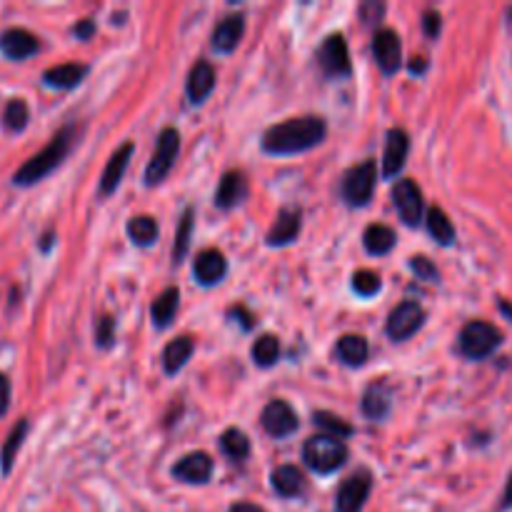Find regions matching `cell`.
I'll return each instance as SVG.
<instances>
[{
  "label": "cell",
  "mask_w": 512,
  "mask_h": 512,
  "mask_svg": "<svg viewBox=\"0 0 512 512\" xmlns=\"http://www.w3.org/2000/svg\"><path fill=\"white\" fill-rule=\"evenodd\" d=\"M325 123L315 115H305V118H290L285 123L273 125L268 133L263 135V150L270 155H295L305 153V150L315 148L323 143Z\"/></svg>",
  "instance_id": "6da1fadb"
},
{
  "label": "cell",
  "mask_w": 512,
  "mask_h": 512,
  "mask_svg": "<svg viewBox=\"0 0 512 512\" xmlns=\"http://www.w3.org/2000/svg\"><path fill=\"white\" fill-rule=\"evenodd\" d=\"M75 138H78V128H75L73 123L65 125V128H60L58 133L53 135V140H50V143L45 145L38 155H33V158H30L28 163L18 170V173H15L13 183L15 185H33V183H38V180H43L48 173H53V170L58 168L65 158H68V153L73 150V145H75Z\"/></svg>",
  "instance_id": "7a4b0ae2"
},
{
  "label": "cell",
  "mask_w": 512,
  "mask_h": 512,
  "mask_svg": "<svg viewBox=\"0 0 512 512\" xmlns=\"http://www.w3.org/2000/svg\"><path fill=\"white\" fill-rule=\"evenodd\" d=\"M303 460L315 473H333L345 465L348 448H345L343 440L333 438V435H313V438L305 440Z\"/></svg>",
  "instance_id": "3957f363"
},
{
  "label": "cell",
  "mask_w": 512,
  "mask_h": 512,
  "mask_svg": "<svg viewBox=\"0 0 512 512\" xmlns=\"http://www.w3.org/2000/svg\"><path fill=\"white\" fill-rule=\"evenodd\" d=\"M503 345V333L493 323L485 320H470L460 330V353L470 360H483L493 355Z\"/></svg>",
  "instance_id": "277c9868"
},
{
  "label": "cell",
  "mask_w": 512,
  "mask_h": 512,
  "mask_svg": "<svg viewBox=\"0 0 512 512\" xmlns=\"http://www.w3.org/2000/svg\"><path fill=\"white\" fill-rule=\"evenodd\" d=\"M375 178H378L375 160H365V163L350 168L348 173H345V180H343L345 203L353 205V208H363V205H368L370 198H373Z\"/></svg>",
  "instance_id": "5b68a950"
},
{
  "label": "cell",
  "mask_w": 512,
  "mask_h": 512,
  "mask_svg": "<svg viewBox=\"0 0 512 512\" xmlns=\"http://www.w3.org/2000/svg\"><path fill=\"white\" fill-rule=\"evenodd\" d=\"M180 153V133L175 128H165L163 133L158 135V145H155L153 160L148 163V170H145V183L158 185L163 183L165 175L173 168L175 158Z\"/></svg>",
  "instance_id": "8992f818"
},
{
  "label": "cell",
  "mask_w": 512,
  "mask_h": 512,
  "mask_svg": "<svg viewBox=\"0 0 512 512\" xmlns=\"http://www.w3.org/2000/svg\"><path fill=\"white\" fill-rule=\"evenodd\" d=\"M423 323H425L423 305L415 303V300H405V303H400L398 308L390 313L388 325H385V333H388V338L395 340V343H403V340H408L410 335L418 333V330L423 328Z\"/></svg>",
  "instance_id": "52a82bcc"
},
{
  "label": "cell",
  "mask_w": 512,
  "mask_h": 512,
  "mask_svg": "<svg viewBox=\"0 0 512 512\" xmlns=\"http://www.w3.org/2000/svg\"><path fill=\"white\" fill-rule=\"evenodd\" d=\"M318 65L323 68L325 75H330V78H343V75H350L353 65H350V53L343 35L335 33L323 40V45H320L318 50Z\"/></svg>",
  "instance_id": "ba28073f"
},
{
  "label": "cell",
  "mask_w": 512,
  "mask_h": 512,
  "mask_svg": "<svg viewBox=\"0 0 512 512\" xmlns=\"http://www.w3.org/2000/svg\"><path fill=\"white\" fill-rule=\"evenodd\" d=\"M373 488V475L368 470H355L350 478L343 480L338 490V512H360Z\"/></svg>",
  "instance_id": "9c48e42d"
},
{
  "label": "cell",
  "mask_w": 512,
  "mask_h": 512,
  "mask_svg": "<svg viewBox=\"0 0 512 512\" xmlns=\"http://www.w3.org/2000/svg\"><path fill=\"white\" fill-rule=\"evenodd\" d=\"M393 205L405 225H418L423 220V193L415 180H398L393 188Z\"/></svg>",
  "instance_id": "30bf717a"
},
{
  "label": "cell",
  "mask_w": 512,
  "mask_h": 512,
  "mask_svg": "<svg viewBox=\"0 0 512 512\" xmlns=\"http://www.w3.org/2000/svg\"><path fill=\"white\" fill-rule=\"evenodd\" d=\"M260 423H263L265 433L273 435V438H285V435L295 433L298 430V415L290 408L285 400H270L265 405L263 415H260Z\"/></svg>",
  "instance_id": "8fae6325"
},
{
  "label": "cell",
  "mask_w": 512,
  "mask_h": 512,
  "mask_svg": "<svg viewBox=\"0 0 512 512\" xmlns=\"http://www.w3.org/2000/svg\"><path fill=\"white\" fill-rule=\"evenodd\" d=\"M373 53L383 73H395L403 63V45L395 30L380 28L373 38Z\"/></svg>",
  "instance_id": "7c38bea8"
},
{
  "label": "cell",
  "mask_w": 512,
  "mask_h": 512,
  "mask_svg": "<svg viewBox=\"0 0 512 512\" xmlns=\"http://www.w3.org/2000/svg\"><path fill=\"white\" fill-rule=\"evenodd\" d=\"M410 140L408 133L400 128H393L385 140V155H383V175L385 178H395L403 170L405 158H408Z\"/></svg>",
  "instance_id": "4fadbf2b"
},
{
  "label": "cell",
  "mask_w": 512,
  "mask_h": 512,
  "mask_svg": "<svg viewBox=\"0 0 512 512\" xmlns=\"http://www.w3.org/2000/svg\"><path fill=\"white\" fill-rule=\"evenodd\" d=\"M173 475L178 480H183V483L203 485L208 483L210 475H213V460H210L208 453H190L175 465Z\"/></svg>",
  "instance_id": "5bb4252c"
},
{
  "label": "cell",
  "mask_w": 512,
  "mask_h": 512,
  "mask_svg": "<svg viewBox=\"0 0 512 512\" xmlns=\"http://www.w3.org/2000/svg\"><path fill=\"white\" fill-rule=\"evenodd\" d=\"M0 50L8 55L10 60H25L40 50L38 38L23 28H10L0 35Z\"/></svg>",
  "instance_id": "9a60e30c"
},
{
  "label": "cell",
  "mask_w": 512,
  "mask_h": 512,
  "mask_svg": "<svg viewBox=\"0 0 512 512\" xmlns=\"http://www.w3.org/2000/svg\"><path fill=\"white\" fill-rule=\"evenodd\" d=\"M215 88V70L208 60H198V63L190 68L188 85H185V93H188V100L193 105L203 103Z\"/></svg>",
  "instance_id": "2e32d148"
},
{
  "label": "cell",
  "mask_w": 512,
  "mask_h": 512,
  "mask_svg": "<svg viewBox=\"0 0 512 512\" xmlns=\"http://www.w3.org/2000/svg\"><path fill=\"white\" fill-rule=\"evenodd\" d=\"M243 33H245L243 15L240 13L228 15V18L220 20L218 28L213 30V38H210V43H213V48L218 50V53H233V50L238 48Z\"/></svg>",
  "instance_id": "e0dca14e"
},
{
  "label": "cell",
  "mask_w": 512,
  "mask_h": 512,
  "mask_svg": "<svg viewBox=\"0 0 512 512\" xmlns=\"http://www.w3.org/2000/svg\"><path fill=\"white\" fill-rule=\"evenodd\" d=\"M303 228V213L300 208H285L280 210L278 220L273 228L268 230V245H288L293 243Z\"/></svg>",
  "instance_id": "ac0fdd59"
},
{
  "label": "cell",
  "mask_w": 512,
  "mask_h": 512,
  "mask_svg": "<svg viewBox=\"0 0 512 512\" xmlns=\"http://www.w3.org/2000/svg\"><path fill=\"white\" fill-rule=\"evenodd\" d=\"M133 150H135L133 143H123L118 150H115L113 158L108 160V165H105V170H103V180H100V195H110L115 188H118L120 180H123L125 168H128V163H130V155H133Z\"/></svg>",
  "instance_id": "d6986e66"
},
{
  "label": "cell",
  "mask_w": 512,
  "mask_h": 512,
  "mask_svg": "<svg viewBox=\"0 0 512 512\" xmlns=\"http://www.w3.org/2000/svg\"><path fill=\"white\" fill-rule=\"evenodd\" d=\"M195 278L203 285H215L223 280V275L228 273V263H225V255L220 250H203V253L195 258L193 268Z\"/></svg>",
  "instance_id": "ffe728a7"
},
{
  "label": "cell",
  "mask_w": 512,
  "mask_h": 512,
  "mask_svg": "<svg viewBox=\"0 0 512 512\" xmlns=\"http://www.w3.org/2000/svg\"><path fill=\"white\" fill-rule=\"evenodd\" d=\"M245 193H248V183H245V175L240 170H230L223 175L218 185V193H215V205L218 208H235L238 203H243Z\"/></svg>",
  "instance_id": "44dd1931"
},
{
  "label": "cell",
  "mask_w": 512,
  "mask_h": 512,
  "mask_svg": "<svg viewBox=\"0 0 512 512\" xmlns=\"http://www.w3.org/2000/svg\"><path fill=\"white\" fill-rule=\"evenodd\" d=\"M85 73H88V65L63 63V65H55V68L45 70L43 80H45V85H53V88H60V90H68V88H75V85H78L80 80L85 78Z\"/></svg>",
  "instance_id": "7402d4cb"
},
{
  "label": "cell",
  "mask_w": 512,
  "mask_h": 512,
  "mask_svg": "<svg viewBox=\"0 0 512 512\" xmlns=\"http://www.w3.org/2000/svg\"><path fill=\"white\" fill-rule=\"evenodd\" d=\"M270 480H273L275 493L283 495V498H295V495L303 493L305 488L303 473H300L295 465H280V468L273 470Z\"/></svg>",
  "instance_id": "603a6c76"
},
{
  "label": "cell",
  "mask_w": 512,
  "mask_h": 512,
  "mask_svg": "<svg viewBox=\"0 0 512 512\" xmlns=\"http://www.w3.org/2000/svg\"><path fill=\"white\" fill-rule=\"evenodd\" d=\"M178 308H180V290L178 288H165L163 293L155 298L153 308H150V315H153L155 328H160V330L168 328V325L173 323Z\"/></svg>",
  "instance_id": "cb8c5ba5"
},
{
  "label": "cell",
  "mask_w": 512,
  "mask_h": 512,
  "mask_svg": "<svg viewBox=\"0 0 512 512\" xmlns=\"http://www.w3.org/2000/svg\"><path fill=\"white\" fill-rule=\"evenodd\" d=\"M335 353H338V358L343 360L345 365L360 368V365H365V360H368V343H365V338H360V335H343V338L338 340Z\"/></svg>",
  "instance_id": "d4e9b609"
},
{
  "label": "cell",
  "mask_w": 512,
  "mask_h": 512,
  "mask_svg": "<svg viewBox=\"0 0 512 512\" xmlns=\"http://www.w3.org/2000/svg\"><path fill=\"white\" fill-rule=\"evenodd\" d=\"M193 348H195L193 338H188V335H183V338H175L173 343H168V348H165V353H163L165 373H170V375L178 373V370L190 360Z\"/></svg>",
  "instance_id": "484cf974"
},
{
  "label": "cell",
  "mask_w": 512,
  "mask_h": 512,
  "mask_svg": "<svg viewBox=\"0 0 512 512\" xmlns=\"http://www.w3.org/2000/svg\"><path fill=\"white\" fill-rule=\"evenodd\" d=\"M363 243L370 255H385L393 250L395 233L388 228V225H370L363 235Z\"/></svg>",
  "instance_id": "4316f807"
},
{
  "label": "cell",
  "mask_w": 512,
  "mask_h": 512,
  "mask_svg": "<svg viewBox=\"0 0 512 512\" xmlns=\"http://www.w3.org/2000/svg\"><path fill=\"white\" fill-rule=\"evenodd\" d=\"M390 410V390L385 385H373L363 398V413L370 420L385 418Z\"/></svg>",
  "instance_id": "83f0119b"
},
{
  "label": "cell",
  "mask_w": 512,
  "mask_h": 512,
  "mask_svg": "<svg viewBox=\"0 0 512 512\" xmlns=\"http://www.w3.org/2000/svg\"><path fill=\"white\" fill-rule=\"evenodd\" d=\"M220 450H223V453L228 455L230 460L240 463V460L248 458V453H250L248 435H245L243 430H238V428L225 430L223 438H220Z\"/></svg>",
  "instance_id": "f1b7e54d"
},
{
  "label": "cell",
  "mask_w": 512,
  "mask_h": 512,
  "mask_svg": "<svg viewBox=\"0 0 512 512\" xmlns=\"http://www.w3.org/2000/svg\"><path fill=\"white\" fill-rule=\"evenodd\" d=\"M250 355H253V363L260 365V368H270V365H275L280 358L278 338H275V335H263L260 340H255Z\"/></svg>",
  "instance_id": "f546056e"
},
{
  "label": "cell",
  "mask_w": 512,
  "mask_h": 512,
  "mask_svg": "<svg viewBox=\"0 0 512 512\" xmlns=\"http://www.w3.org/2000/svg\"><path fill=\"white\" fill-rule=\"evenodd\" d=\"M428 230L440 245H453L455 243L453 223H450L448 215H445L440 208H430L428 210Z\"/></svg>",
  "instance_id": "4dcf8cb0"
},
{
  "label": "cell",
  "mask_w": 512,
  "mask_h": 512,
  "mask_svg": "<svg viewBox=\"0 0 512 512\" xmlns=\"http://www.w3.org/2000/svg\"><path fill=\"white\" fill-rule=\"evenodd\" d=\"M25 433H28V420H20L13 428V433L8 435V440H5L3 453H0V468H3V473H10V468H13L15 455H18L20 445H23Z\"/></svg>",
  "instance_id": "1f68e13d"
},
{
  "label": "cell",
  "mask_w": 512,
  "mask_h": 512,
  "mask_svg": "<svg viewBox=\"0 0 512 512\" xmlns=\"http://www.w3.org/2000/svg\"><path fill=\"white\" fill-rule=\"evenodd\" d=\"M128 235L135 245H150L158 238V223L150 215H138L128 223Z\"/></svg>",
  "instance_id": "d6a6232c"
},
{
  "label": "cell",
  "mask_w": 512,
  "mask_h": 512,
  "mask_svg": "<svg viewBox=\"0 0 512 512\" xmlns=\"http://www.w3.org/2000/svg\"><path fill=\"white\" fill-rule=\"evenodd\" d=\"M28 115L30 113H28V105H25V100L13 98L8 105H5V113H3L5 128L18 133V130H23L25 125H28Z\"/></svg>",
  "instance_id": "836d02e7"
},
{
  "label": "cell",
  "mask_w": 512,
  "mask_h": 512,
  "mask_svg": "<svg viewBox=\"0 0 512 512\" xmlns=\"http://www.w3.org/2000/svg\"><path fill=\"white\" fill-rule=\"evenodd\" d=\"M190 233H193V210H185L183 218H180L178 225V235H175V248H173V260L180 263L188 253V245H190Z\"/></svg>",
  "instance_id": "e575fe53"
},
{
  "label": "cell",
  "mask_w": 512,
  "mask_h": 512,
  "mask_svg": "<svg viewBox=\"0 0 512 512\" xmlns=\"http://www.w3.org/2000/svg\"><path fill=\"white\" fill-rule=\"evenodd\" d=\"M380 275L373 273V270H358V273L353 275V288L355 293L363 295V298H370V295H375L380 290Z\"/></svg>",
  "instance_id": "d590c367"
},
{
  "label": "cell",
  "mask_w": 512,
  "mask_h": 512,
  "mask_svg": "<svg viewBox=\"0 0 512 512\" xmlns=\"http://www.w3.org/2000/svg\"><path fill=\"white\" fill-rule=\"evenodd\" d=\"M313 420L318 428L328 430L325 435H333V438H345V435L353 433V428H350L348 423H343V420L335 418V415H330V413H315Z\"/></svg>",
  "instance_id": "8d00e7d4"
},
{
  "label": "cell",
  "mask_w": 512,
  "mask_h": 512,
  "mask_svg": "<svg viewBox=\"0 0 512 512\" xmlns=\"http://www.w3.org/2000/svg\"><path fill=\"white\" fill-rule=\"evenodd\" d=\"M95 340H98L100 348H108L115 340V320L110 315L98 320V328H95Z\"/></svg>",
  "instance_id": "74e56055"
},
{
  "label": "cell",
  "mask_w": 512,
  "mask_h": 512,
  "mask_svg": "<svg viewBox=\"0 0 512 512\" xmlns=\"http://www.w3.org/2000/svg\"><path fill=\"white\" fill-rule=\"evenodd\" d=\"M410 268L415 270V275H418L420 280H438V268H435L428 258H423V255L410 260Z\"/></svg>",
  "instance_id": "f35d334b"
},
{
  "label": "cell",
  "mask_w": 512,
  "mask_h": 512,
  "mask_svg": "<svg viewBox=\"0 0 512 512\" xmlns=\"http://www.w3.org/2000/svg\"><path fill=\"white\" fill-rule=\"evenodd\" d=\"M440 28H443V20H440V13H435V10H428V13L423 15L425 35H428V38H438Z\"/></svg>",
  "instance_id": "ab89813d"
},
{
  "label": "cell",
  "mask_w": 512,
  "mask_h": 512,
  "mask_svg": "<svg viewBox=\"0 0 512 512\" xmlns=\"http://www.w3.org/2000/svg\"><path fill=\"white\" fill-rule=\"evenodd\" d=\"M75 35H78L80 40H90V35L95 33V23L90 18H85V20H80L78 25H75V30H73Z\"/></svg>",
  "instance_id": "60d3db41"
},
{
  "label": "cell",
  "mask_w": 512,
  "mask_h": 512,
  "mask_svg": "<svg viewBox=\"0 0 512 512\" xmlns=\"http://www.w3.org/2000/svg\"><path fill=\"white\" fill-rule=\"evenodd\" d=\"M8 405H10V383L5 375H0V415L8 410Z\"/></svg>",
  "instance_id": "b9f144b4"
},
{
  "label": "cell",
  "mask_w": 512,
  "mask_h": 512,
  "mask_svg": "<svg viewBox=\"0 0 512 512\" xmlns=\"http://www.w3.org/2000/svg\"><path fill=\"white\" fill-rule=\"evenodd\" d=\"M383 5H363V8H360V15H363V23H373V15H375V20L380 18V15H383Z\"/></svg>",
  "instance_id": "7bdbcfd3"
},
{
  "label": "cell",
  "mask_w": 512,
  "mask_h": 512,
  "mask_svg": "<svg viewBox=\"0 0 512 512\" xmlns=\"http://www.w3.org/2000/svg\"><path fill=\"white\" fill-rule=\"evenodd\" d=\"M230 315H233V318H235V315H238V318H240V323H243V328H245V330H248V328H253V318H250V315L245 313L243 308H235V310H230Z\"/></svg>",
  "instance_id": "ee69618b"
},
{
  "label": "cell",
  "mask_w": 512,
  "mask_h": 512,
  "mask_svg": "<svg viewBox=\"0 0 512 512\" xmlns=\"http://www.w3.org/2000/svg\"><path fill=\"white\" fill-rule=\"evenodd\" d=\"M228 512H263V508H258V505H253V503H238V505H233Z\"/></svg>",
  "instance_id": "f6af8a7d"
},
{
  "label": "cell",
  "mask_w": 512,
  "mask_h": 512,
  "mask_svg": "<svg viewBox=\"0 0 512 512\" xmlns=\"http://www.w3.org/2000/svg\"><path fill=\"white\" fill-rule=\"evenodd\" d=\"M425 68H428V63H425V58H415L413 63H410V70H413V73H423Z\"/></svg>",
  "instance_id": "bcb514c9"
},
{
  "label": "cell",
  "mask_w": 512,
  "mask_h": 512,
  "mask_svg": "<svg viewBox=\"0 0 512 512\" xmlns=\"http://www.w3.org/2000/svg\"><path fill=\"white\" fill-rule=\"evenodd\" d=\"M503 508H512V475H510V483H508V488H505V495H503Z\"/></svg>",
  "instance_id": "7dc6e473"
},
{
  "label": "cell",
  "mask_w": 512,
  "mask_h": 512,
  "mask_svg": "<svg viewBox=\"0 0 512 512\" xmlns=\"http://www.w3.org/2000/svg\"><path fill=\"white\" fill-rule=\"evenodd\" d=\"M500 310H503V313H508V315H510V318H512V308H510V305H508V303H500Z\"/></svg>",
  "instance_id": "c3c4849f"
}]
</instances>
